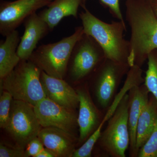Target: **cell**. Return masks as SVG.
<instances>
[{"instance_id": "6da1fadb", "label": "cell", "mask_w": 157, "mask_h": 157, "mask_svg": "<svg viewBox=\"0 0 157 157\" xmlns=\"http://www.w3.org/2000/svg\"><path fill=\"white\" fill-rule=\"evenodd\" d=\"M126 19L131 29L128 63L142 67L157 49V16L148 0H126Z\"/></svg>"}, {"instance_id": "7a4b0ae2", "label": "cell", "mask_w": 157, "mask_h": 157, "mask_svg": "<svg viewBox=\"0 0 157 157\" xmlns=\"http://www.w3.org/2000/svg\"><path fill=\"white\" fill-rule=\"evenodd\" d=\"M82 8L84 10L79 14V17L84 33L97 41L106 58L128 63L130 43L124 37L126 24L120 21L104 22L92 14L86 6Z\"/></svg>"}, {"instance_id": "3957f363", "label": "cell", "mask_w": 157, "mask_h": 157, "mask_svg": "<svg viewBox=\"0 0 157 157\" xmlns=\"http://www.w3.org/2000/svg\"><path fill=\"white\" fill-rule=\"evenodd\" d=\"M41 71L29 60H21L8 76L1 78V85L13 99L34 107L46 98L40 80Z\"/></svg>"}, {"instance_id": "277c9868", "label": "cell", "mask_w": 157, "mask_h": 157, "mask_svg": "<svg viewBox=\"0 0 157 157\" xmlns=\"http://www.w3.org/2000/svg\"><path fill=\"white\" fill-rule=\"evenodd\" d=\"M84 33L82 26L77 27L71 36L59 42L39 46L29 60L48 75L63 79L73 48Z\"/></svg>"}, {"instance_id": "5b68a950", "label": "cell", "mask_w": 157, "mask_h": 157, "mask_svg": "<svg viewBox=\"0 0 157 157\" xmlns=\"http://www.w3.org/2000/svg\"><path fill=\"white\" fill-rule=\"evenodd\" d=\"M129 98L124 96L114 113L107 121L98 142L102 153L107 157H125L130 144L128 127Z\"/></svg>"}, {"instance_id": "8992f818", "label": "cell", "mask_w": 157, "mask_h": 157, "mask_svg": "<svg viewBox=\"0 0 157 157\" xmlns=\"http://www.w3.org/2000/svg\"><path fill=\"white\" fill-rule=\"evenodd\" d=\"M130 67L128 63L106 58L91 76L96 101L105 112L114 101L120 85Z\"/></svg>"}, {"instance_id": "52a82bcc", "label": "cell", "mask_w": 157, "mask_h": 157, "mask_svg": "<svg viewBox=\"0 0 157 157\" xmlns=\"http://www.w3.org/2000/svg\"><path fill=\"white\" fill-rule=\"evenodd\" d=\"M105 58L104 51L97 41L84 33L76 42L70 56V78L80 82L91 77Z\"/></svg>"}, {"instance_id": "ba28073f", "label": "cell", "mask_w": 157, "mask_h": 157, "mask_svg": "<svg viewBox=\"0 0 157 157\" xmlns=\"http://www.w3.org/2000/svg\"><path fill=\"white\" fill-rule=\"evenodd\" d=\"M42 129L33 106L13 99L9 121L5 130L19 148L25 150L32 139L38 137Z\"/></svg>"}, {"instance_id": "9c48e42d", "label": "cell", "mask_w": 157, "mask_h": 157, "mask_svg": "<svg viewBox=\"0 0 157 157\" xmlns=\"http://www.w3.org/2000/svg\"><path fill=\"white\" fill-rule=\"evenodd\" d=\"M33 107L42 128L53 127L76 135L78 124L75 110L63 107L47 97Z\"/></svg>"}, {"instance_id": "30bf717a", "label": "cell", "mask_w": 157, "mask_h": 157, "mask_svg": "<svg viewBox=\"0 0 157 157\" xmlns=\"http://www.w3.org/2000/svg\"><path fill=\"white\" fill-rule=\"evenodd\" d=\"M52 0H17L2 2L0 6V33L6 36L38 9L48 6Z\"/></svg>"}, {"instance_id": "8fae6325", "label": "cell", "mask_w": 157, "mask_h": 157, "mask_svg": "<svg viewBox=\"0 0 157 157\" xmlns=\"http://www.w3.org/2000/svg\"><path fill=\"white\" fill-rule=\"evenodd\" d=\"M86 87L76 90L79 98V110L77 121L79 128L78 144L84 143L97 130L104 115L96 107Z\"/></svg>"}, {"instance_id": "7c38bea8", "label": "cell", "mask_w": 157, "mask_h": 157, "mask_svg": "<svg viewBox=\"0 0 157 157\" xmlns=\"http://www.w3.org/2000/svg\"><path fill=\"white\" fill-rule=\"evenodd\" d=\"M40 80L47 98L71 110H75L78 107L77 91L63 79L51 76L42 71Z\"/></svg>"}, {"instance_id": "4fadbf2b", "label": "cell", "mask_w": 157, "mask_h": 157, "mask_svg": "<svg viewBox=\"0 0 157 157\" xmlns=\"http://www.w3.org/2000/svg\"><path fill=\"white\" fill-rule=\"evenodd\" d=\"M25 32L17 49L21 60H28L39 41L51 31L48 25L36 12L25 20Z\"/></svg>"}, {"instance_id": "5bb4252c", "label": "cell", "mask_w": 157, "mask_h": 157, "mask_svg": "<svg viewBox=\"0 0 157 157\" xmlns=\"http://www.w3.org/2000/svg\"><path fill=\"white\" fill-rule=\"evenodd\" d=\"M38 137L55 157H72L78 142L76 135L53 127L42 128Z\"/></svg>"}, {"instance_id": "9a60e30c", "label": "cell", "mask_w": 157, "mask_h": 157, "mask_svg": "<svg viewBox=\"0 0 157 157\" xmlns=\"http://www.w3.org/2000/svg\"><path fill=\"white\" fill-rule=\"evenodd\" d=\"M129 98L128 127L130 136L129 155L136 157L137 128L138 120L149 98L150 93L144 83L135 85L128 92Z\"/></svg>"}, {"instance_id": "2e32d148", "label": "cell", "mask_w": 157, "mask_h": 157, "mask_svg": "<svg viewBox=\"0 0 157 157\" xmlns=\"http://www.w3.org/2000/svg\"><path fill=\"white\" fill-rule=\"evenodd\" d=\"M82 6V0H54L39 14L52 31L64 17L73 16L77 18L78 8Z\"/></svg>"}, {"instance_id": "e0dca14e", "label": "cell", "mask_w": 157, "mask_h": 157, "mask_svg": "<svg viewBox=\"0 0 157 157\" xmlns=\"http://www.w3.org/2000/svg\"><path fill=\"white\" fill-rule=\"evenodd\" d=\"M157 122V101L150 93L149 98L138 120L137 128L135 153L138 151L151 135Z\"/></svg>"}, {"instance_id": "ac0fdd59", "label": "cell", "mask_w": 157, "mask_h": 157, "mask_svg": "<svg viewBox=\"0 0 157 157\" xmlns=\"http://www.w3.org/2000/svg\"><path fill=\"white\" fill-rule=\"evenodd\" d=\"M19 42V33L15 30L0 43V78L8 76L21 61L17 54Z\"/></svg>"}, {"instance_id": "d6986e66", "label": "cell", "mask_w": 157, "mask_h": 157, "mask_svg": "<svg viewBox=\"0 0 157 157\" xmlns=\"http://www.w3.org/2000/svg\"><path fill=\"white\" fill-rule=\"evenodd\" d=\"M147 60V69L144 83L157 101V49L149 53Z\"/></svg>"}, {"instance_id": "ffe728a7", "label": "cell", "mask_w": 157, "mask_h": 157, "mask_svg": "<svg viewBox=\"0 0 157 157\" xmlns=\"http://www.w3.org/2000/svg\"><path fill=\"white\" fill-rule=\"evenodd\" d=\"M104 124L102 122L97 130L78 149H76L72 157H90L94 147L101 136Z\"/></svg>"}, {"instance_id": "44dd1931", "label": "cell", "mask_w": 157, "mask_h": 157, "mask_svg": "<svg viewBox=\"0 0 157 157\" xmlns=\"http://www.w3.org/2000/svg\"><path fill=\"white\" fill-rule=\"evenodd\" d=\"M13 98L11 94L4 90L0 97V127L5 129L9 121L11 102Z\"/></svg>"}, {"instance_id": "7402d4cb", "label": "cell", "mask_w": 157, "mask_h": 157, "mask_svg": "<svg viewBox=\"0 0 157 157\" xmlns=\"http://www.w3.org/2000/svg\"><path fill=\"white\" fill-rule=\"evenodd\" d=\"M137 157H157V122L151 135L139 149Z\"/></svg>"}, {"instance_id": "603a6c76", "label": "cell", "mask_w": 157, "mask_h": 157, "mask_svg": "<svg viewBox=\"0 0 157 157\" xmlns=\"http://www.w3.org/2000/svg\"><path fill=\"white\" fill-rule=\"evenodd\" d=\"M87 0H82L83 6H85L86 2ZM120 0H100L101 2L104 6L109 9V12L113 17L120 21L122 22L125 23L124 20L120 6Z\"/></svg>"}, {"instance_id": "cb8c5ba5", "label": "cell", "mask_w": 157, "mask_h": 157, "mask_svg": "<svg viewBox=\"0 0 157 157\" xmlns=\"http://www.w3.org/2000/svg\"><path fill=\"white\" fill-rule=\"evenodd\" d=\"M44 146L43 143L39 137H35L27 144L25 149V157H36L44 148Z\"/></svg>"}, {"instance_id": "d4e9b609", "label": "cell", "mask_w": 157, "mask_h": 157, "mask_svg": "<svg viewBox=\"0 0 157 157\" xmlns=\"http://www.w3.org/2000/svg\"><path fill=\"white\" fill-rule=\"evenodd\" d=\"M0 157H25V150L18 147L14 148L1 143L0 144Z\"/></svg>"}, {"instance_id": "484cf974", "label": "cell", "mask_w": 157, "mask_h": 157, "mask_svg": "<svg viewBox=\"0 0 157 157\" xmlns=\"http://www.w3.org/2000/svg\"><path fill=\"white\" fill-rule=\"evenodd\" d=\"M36 157H55L53 154L47 148H44Z\"/></svg>"}, {"instance_id": "4316f807", "label": "cell", "mask_w": 157, "mask_h": 157, "mask_svg": "<svg viewBox=\"0 0 157 157\" xmlns=\"http://www.w3.org/2000/svg\"><path fill=\"white\" fill-rule=\"evenodd\" d=\"M150 2H151L153 9L154 10L155 13L157 16V1H150Z\"/></svg>"}, {"instance_id": "83f0119b", "label": "cell", "mask_w": 157, "mask_h": 157, "mask_svg": "<svg viewBox=\"0 0 157 157\" xmlns=\"http://www.w3.org/2000/svg\"><path fill=\"white\" fill-rule=\"evenodd\" d=\"M149 1H157V0H148Z\"/></svg>"}]
</instances>
